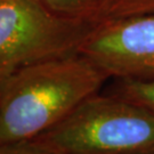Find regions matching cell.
Here are the masks:
<instances>
[{"label": "cell", "instance_id": "1", "mask_svg": "<svg viewBox=\"0 0 154 154\" xmlns=\"http://www.w3.org/2000/svg\"><path fill=\"white\" fill-rule=\"evenodd\" d=\"M109 78L81 54L18 70L0 86V143L37 138L98 93Z\"/></svg>", "mask_w": 154, "mask_h": 154}, {"label": "cell", "instance_id": "2", "mask_svg": "<svg viewBox=\"0 0 154 154\" xmlns=\"http://www.w3.org/2000/svg\"><path fill=\"white\" fill-rule=\"evenodd\" d=\"M34 139L57 154H144L154 151V114L97 93Z\"/></svg>", "mask_w": 154, "mask_h": 154}, {"label": "cell", "instance_id": "3", "mask_svg": "<svg viewBox=\"0 0 154 154\" xmlns=\"http://www.w3.org/2000/svg\"><path fill=\"white\" fill-rule=\"evenodd\" d=\"M94 26L57 16L38 0H0V86L23 67L79 54Z\"/></svg>", "mask_w": 154, "mask_h": 154}, {"label": "cell", "instance_id": "4", "mask_svg": "<svg viewBox=\"0 0 154 154\" xmlns=\"http://www.w3.org/2000/svg\"><path fill=\"white\" fill-rule=\"evenodd\" d=\"M111 78L154 77V13L95 24L79 48Z\"/></svg>", "mask_w": 154, "mask_h": 154}, {"label": "cell", "instance_id": "5", "mask_svg": "<svg viewBox=\"0 0 154 154\" xmlns=\"http://www.w3.org/2000/svg\"><path fill=\"white\" fill-rule=\"evenodd\" d=\"M57 16L97 24L103 0H38Z\"/></svg>", "mask_w": 154, "mask_h": 154}, {"label": "cell", "instance_id": "6", "mask_svg": "<svg viewBox=\"0 0 154 154\" xmlns=\"http://www.w3.org/2000/svg\"><path fill=\"white\" fill-rule=\"evenodd\" d=\"M110 94L139 105L154 114V77L151 79H118Z\"/></svg>", "mask_w": 154, "mask_h": 154}, {"label": "cell", "instance_id": "7", "mask_svg": "<svg viewBox=\"0 0 154 154\" xmlns=\"http://www.w3.org/2000/svg\"><path fill=\"white\" fill-rule=\"evenodd\" d=\"M154 13V0H103L97 23Z\"/></svg>", "mask_w": 154, "mask_h": 154}, {"label": "cell", "instance_id": "8", "mask_svg": "<svg viewBox=\"0 0 154 154\" xmlns=\"http://www.w3.org/2000/svg\"><path fill=\"white\" fill-rule=\"evenodd\" d=\"M0 154H57L35 139L0 143Z\"/></svg>", "mask_w": 154, "mask_h": 154}, {"label": "cell", "instance_id": "9", "mask_svg": "<svg viewBox=\"0 0 154 154\" xmlns=\"http://www.w3.org/2000/svg\"><path fill=\"white\" fill-rule=\"evenodd\" d=\"M144 154H154V151H151V152H147V153H144Z\"/></svg>", "mask_w": 154, "mask_h": 154}]
</instances>
